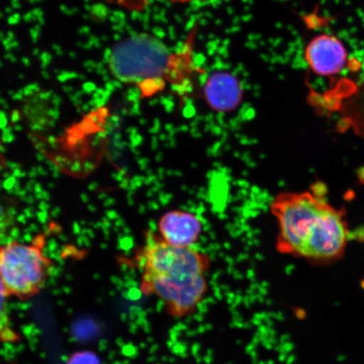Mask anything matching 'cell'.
<instances>
[{"mask_svg": "<svg viewBox=\"0 0 364 364\" xmlns=\"http://www.w3.org/2000/svg\"><path fill=\"white\" fill-rule=\"evenodd\" d=\"M195 36L193 31L176 51L151 33L127 36L109 53L108 70L120 83L138 88L143 98L152 97L167 85L177 93L188 94L193 89L196 77L202 74L194 61Z\"/></svg>", "mask_w": 364, "mask_h": 364, "instance_id": "6da1fadb", "label": "cell"}, {"mask_svg": "<svg viewBox=\"0 0 364 364\" xmlns=\"http://www.w3.org/2000/svg\"><path fill=\"white\" fill-rule=\"evenodd\" d=\"M279 225L277 248L315 261H331L344 252L348 228L344 212L311 192L284 193L270 205Z\"/></svg>", "mask_w": 364, "mask_h": 364, "instance_id": "7a4b0ae2", "label": "cell"}, {"mask_svg": "<svg viewBox=\"0 0 364 364\" xmlns=\"http://www.w3.org/2000/svg\"><path fill=\"white\" fill-rule=\"evenodd\" d=\"M45 239L13 240L0 245V280L9 295L21 300L38 295L47 282L53 262L44 252Z\"/></svg>", "mask_w": 364, "mask_h": 364, "instance_id": "3957f363", "label": "cell"}, {"mask_svg": "<svg viewBox=\"0 0 364 364\" xmlns=\"http://www.w3.org/2000/svg\"><path fill=\"white\" fill-rule=\"evenodd\" d=\"M144 279L182 280L205 276L210 257L191 247H177L164 241L152 231L136 256Z\"/></svg>", "mask_w": 364, "mask_h": 364, "instance_id": "277c9868", "label": "cell"}, {"mask_svg": "<svg viewBox=\"0 0 364 364\" xmlns=\"http://www.w3.org/2000/svg\"><path fill=\"white\" fill-rule=\"evenodd\" d=\"M208 289L205 276L181 281L141 279L140 290L144 295H156L171 316L191 315L202 301Z\"/></svg>", "mask_w": 364, "mask_h": 364, "instance_id": "5b68a950", "label": "cell"}, {"mask_svg": "<svg viewBox=\"0 0 364 364\" xmlns=\"http://www.w3.org/2000/svg\"><path fill=\"white\" fill-rule=\"evenodd\" d=\"M304 59L314 74L332 77L344 70L348 62V53L338 38L325 33L309 41L304 50Z\"/></svg>", "mask_w": 364, "mask_h": 364, "instance_id": "8992f818", "label": "cell"}, {"mask_svg": "<svg viewBox=\"0 0 364 364\" xmlns=\"http://www.w3.org/2000/svg\"><path fill=\"white\" fill-rule=\"evenodd\" d=\"M205 102L217 112H231L243 101L244 89L235 75L226 71L213 72L208 75L203 88Z\"/></svg>", "mask_w": 364, "mask_h": 364, "instance_id": "52a82bcc", "label": "cell"}, {"mask_svg": "<svg viewBox=\"0 0 364 364\" xmlns=\"http://www.w3.org/2000/svg\"><path fill=\"white\" fill-rule=\"evenodd\" d=\"M158 229L159 235L166 243L177 247H191L201 235L203 225L192 213L171 210L159 218Z\"/></svg>", "mask_w": 364, "mask_h": 364, "instance_id": "ba28073f", "label": "cell"}, {"mask_svg": "<svg viewBox=\"0 0 364 364\" xmlns=\"http://www.w3.org/2000/svg\"><path fill=\"white\" fill-rule=\"evenodd\" d=\"M10 297L0 280V343H15L19 340V336L13 328L10 314H9L8 299Z\"/></svg>", "mask_w": 364, "mask_h": 364, "instance_id": "9c48e42d", "label": "cell"}, {"mask_svg": "<svg viewBox=\"0 0 364 364\" xmlns=\"http://www.w3.org/2000/svg\"><path fill=\"white\" fill-rule=\"evenodd\" d=\"M99 1L113 4L131 13H141L149 7L150 0H99Z\"/></svg>", "mask_w": 364, "mask_h": 364, "instance_id": "30bf717a", "label": "cell"}, {"mask_svg": "<svg viewBox=\"0 0 364 364\" xmlns=\"http://www.w3.org/2000/svg\"><path fill=\"white\" fill-rule=\"evenodd\" d=\"M68 364H100V362L93 353L84 352L74 355Z\"/></svg>", "mask_w": 364, "mask_h": 364, "instance_id": "8fae6325", "label": "cell"}, {"mask_svg": "<svg viewBox=\"0 0 364 364\" xmlns=\"http://www.w3.org/2000/svg\"><path fill=\"white\" fill-rule=\"evenodd\" d=\"M12 223L11 216L2 206H0V240L6 235Z\"/></svg>", "mask_w": 364, "mask_h": 364, "instance_id": "7c38bea8", "label": "cell"}, {"mask_svg": "<svg viewBox=\"0 0 364 364\" xmlns=\"http://www.w3.org/2000/svg\"><path fill=\"white\" fill-rule=\"evenodd\" d=\"M169 1L173 4H185L193 3L195 1H198V0H169Z\"/></svg>", "mask_w": 364, "mask_h": 364, "instance_id": "4fadbf2b", "label": "cell"}, {"mask_svg": "<svg viewBox=\"0 0 364 364\" xmlns=\"http://www.w3.org/2000/svg\"><path fill=\"white\" fill-rule=\"evenodd\" d=\"M4 165V159L1 151V140H0V166Z\"/></svg>", "mask_w": 364, "mask_h": 364, "instance_id": "5bb4252c", "label": "cell"}]
</instances>
